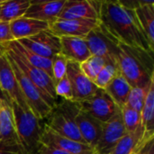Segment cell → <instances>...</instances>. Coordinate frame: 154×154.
I'll use <instances>...</instances> for the list:
<instances>
[{
	"label": "cell",
	"instance_id": "cell-1",
	"mask_svg": "<svg viewBox=\"0 0 154 154\" xmlns=\"http://www.w3.org/2000/svg\"><path fill=\"white\" fill-rule=\"evenodd\" d=\"M98 20L105 31L118 43L153 54L154 49L141 28L134 9L126 7L121 1H101Z\"/></svg>",
	"mask_w": 154,
	"mask_h": 154
},
{
	"label": "cell",
	"instance_id": "cell-2",
	"mask_svg": "<svg viewBox=\"0 0 154 154\" xmlns=\"http://www.w3.org/2000/svg\"><path fill=\"white\" fill-rule=\"evenodd\" d=\"M119 73L131 88H144L154 79L153 54L144 50L118 43Z\"/></svg>",
	"mask_w": 154,
	"mask_h": 154
},
{
	"label": "cell",
	"instance_id": "cell-3",
	"mask_svg": "<svg viewBox=\"0 0 154 154\" xmlns=\"http://www.w3.org/2000/svg\"><path fill=\"white\" fill-rule=\"evenodd\" d=\"M16 134L24 154H36L41 145L44 124L31 110H24L16 103L10 102Z\"/></svg>",
	"mask_w": 154,
	"mask_h": 154
},
{
	"label": "cell",
	"instance_id": "cell-4",
	"mask_svg": "<svg viewBox=\"0 0 154 154\" xmlns=\"http://www.w3.org/2000/svg\"><path fill=\"white\" fill-rule=\"evenodd\" d=\"M79 110V103L62 99L44 119V125L61 136L87 144L81 137L76 124V116Z\"/></svg>",
	"mask_w": 154,
	"mask_h": 154
},
{
	"label": "cell",
	"instance_id": "cell-5",
	"mask_svg": "<svg viewBox=\"0 0 154 154\" xmlns=\"http://www.w3.org/2000/svg\"><path fill=\"white\" fill-rule=\"evenodd\" d=\"M7 55L14 61L19 69L39 89L46 104L52 109L60 101L55 94V84L52 79L43 70L32 66L22 57L14 53L11 50L0 46Z\"/></svg>",
	"mask_w": 154,
	"mask_h": 154
},
{
	"label": "cell",
	"instance_id": "cell-6",
	"mask_svg": "<svg viewBox=\"0 0 154 154\" xmlns=\"http://www.w3.org/2000/svg\"><path fill=\"white\" fill-rule=\"evenodd\" d=\"M5 54L9 60V63L11 64V66L13 68L14 76L18 82L21 92L26 101V104L28 105L30 110L34 114V116L43 121L47 117V116L50 114V112L51 111V108L46 104V102L44 101L39 89L19 69V68L16 66L14 61L7 55L6 52H5Z\"/></svg>",
	"mask_w": 154,
	"mask_h": 154
},
{
	"label": "cell",
	"instance_id": "cell-7",
	"mask_svg": "<svg viewBox=\"0 0 154 154\" xmlns=\"http://www.w3.org/2000/svg\"><path fill=\"white\" fill-rule=\"evenodd\" d=\"M85 40L91 55L102 57L117 64L118 42L105 31L100 23L88 32Z\"/></svg>",
	"mask_w": 154,
	"mask_h": 154
},
{
	"label": "cell",
	"instance_id": "cell-8",
	"mask_svg": "<svg viewBox=\"0 0 154 154\" xmlns=\"http://www.w3.org/2000/svg\"><path fill=\"white\" fill-rule=\"evenodd\" d=\"M79 105L81 111L103 124L112 118L118 107L106 90L102 88H97L90 97L79 102Z\"/></svg>",
	"mask_w": 154,
	"mask_h": 154
},
{
	"label": "cell",
	"instance_id": "cell-9",
	"mask_svg": "<svg viewBox=\"0 0 154 154\" xmlns=\"http://www.w3.org/2000/svg\"><path fill=\"white\" fill-rule=\"evenodd\" d=\"M125 134L126 131L123 123L121 109L117 107L112 118L103 124L100 138L94 147L95 153L109 154Z\"/></svg>",
	"mask_w": 154,
	"mask_h": 154
},
{
	"label": "cell",
	"instance_id": "cell-10",
	"mask_svg": "<svg viewBox=\"0 0 154 154\" xmlns=\"http://www.w3.org/2000/svg\"><path fill=\"white\" fill-rule=\"evenodd\" d=\"M0 90L9 102H14L23 109L30 110L5 51L0 57Z\"/></svg>",
	"mask_w": 154,
	"mask_h": 154
},
{
	"label": "cell",
	"instance_id": "cell-11",
	"mask_svg": "<svg viewBox=\"0 0 154 154\" xmlns=\"http://www.w3.org/2000/svg\"><path fill=\"white\" fill-rule=\"evenodd\" d=\"M17 42L29 51L49 60H52L57 54L60 53V40L49 30Z\"/></svg>",
	"mask_w": 154,
	"mask_h": 154
},
{
	"label": "cell",
	"instance_id": "cell-12",
	"mask_svg": "<svg viewBox=\"0 0 154 154\" xmlns=\"http://www.w3.org/2000/svg\"><path fill=\"white\" fill-rule=\"evenodd\" d=\"M73 95V102L79 103L90 97L98 88L93 81L86 77L82 72L79 63L68 60L67 72Z\"/></svg>",
	"mask_w": 154,
	"mask_h": 154
},
{
	"label": "cell",
	"instance_id": "cell-13",
	"mask_svg": "<svg viewBox=\"0 0 154 154\" xmlns=\"http://www.w3.org/2000/svg\"><path fill=\"white\" fill-rule=\"evenodd\" d=\"M99 20L80 19V20H60L58 19L50 24L49 31L55 36L85 38L88 32L97 26Z\"/></svg>",
	"mask_w": 154,
	"mask_h": 154
},
{
	"label": "cell",
	"instance_id": "cell-14",
	"mask_svg": "<svg viewBox=\"0 0 154 154\" xmlns=\"http://www.w3.org/2000/svg\"><path fill=\"white\" fill-rule=\"evenodd\" d=\"M41 143L62 150L70 154H95L94 149L89 145L61 136L45 125L41 137Z\"/></svg>",
	"mask_w": 154,
	"mask_h": 154
},
{
	"label": "cell",
	"instance_id": "cell-15",
	"mask_svg": "<svg viewBox=\"0 0 154 154\" xmlns=\"http://www.w3.org/2000/svg\"><path fill=\"white\" fill-rule=\"evenodd\" d=\"M66 0L57 1H31L24 17L51 24L58 20V16Z\"/></svg>",
	"mask_w": 154,
	"mask_h": 154
},
{
	"label": "cell",
	"instance_id": "cell-16",
	"mask_svg": "<svg viewBox=\"0 0 154 154\" xmlns=\"http://www.w3.org/2000/svg\"><path fill=\"white\" fill-rule=\"evenodd\" d=\"M0 142L5 145L22 148L16 130L10 102L0 99Z\"/></svg>",
	"mask_w": 154,
	"mask_h": 154
},
{
	"label": "cell",
	"instance_id": "cell-17",
	"mask_svg": "<svg viewBox=\"0 0 154 154\" xmlns=\"http://www.w3.org/2000/svg\"><path fill=\"white\" fill-rule=\"evenodd\" d=\"M60 20H98V14L96 12L90 1L88 0H66L58 16Z\"/></svg>",
	"mask_w": 154,
	"mask_h": 154
},
{
	"label": "cell",
	"instance_id": "cell-18",
	"mask_svg": "<svg viewBox=\"0 0 154 154\" xmlns=\"http://www.w3.org/2000/svg\"><path fill=\"white\" fill-rule=\"evenodd\" d=\"M76 124L85 143L94 149L100 138L103 123L90 115L79 110L76 116Z\"/></svg>",
	"mask_w": 154,
	"mask_h": 154
},
{
	"label": "cell",
	"instance_id": "cell-19",
	"mask_svg": "<svg viewBox=\"0 0 154 154\" xmlns=\"http://www.w3.org/2000/svg\"><path fill=\"white\" fill-rule=\"evenodd\" d=\"M60 40V54L68 60L80 64L91 56L85 38L61 37Z\"/></svg>",
	"mask_w": 154,
	"mask_h": 154
},
{
	"label": "cell",
	"instance_id": "cell-20",
	"mask_svg": "<svg viewBox=\"0 0 154 154\" xmlns=\"http://www.w3.org/2000/svg\"><path fill=\"white\" fill-rule=\"evenodd\" d=\"M10 23V30L14 41L27 39L38 34L41 32L49 30L50 24L45 22L38 21L28 17H21Z\"/></svg>",
	"mask_w": 154,
	"mask_h": 154
},
{
	"label": "cell",
	"instance_id": "cell-21",
	"mask_svg": "<svg viewBox=\"0 0 154 154\" xmlns=\"http://www.w3.org/2000/svg\"><path fill=\"white\" fill-rule=\"evenodd\" d=\"M154 138L146 135L144 128L141 125L135 131L126 133L109 154H133L148 140Z\"/></svg>",
	"mask_w": 154,
	"mask_h": 154
},
{
	"label": "cell",
	"instance_id": "cell-22",
	"mask_svg": "<svg viewBox=\"0 0 154 154\" xmlns=\"http://www.w3.org/2000/svg\"><path fill=\"white\" fill-rule=\"evenodd\" d=\"M134 12L151 47L154 49V2L140 1Z\"/></svg>",
	"mask_w": 154,
	"mask_h": 154
},
{
	"label": "cell",
	"instance_id": "cell-23",
	"mask_svg": "<svg viewBox=\"0 0 154 154\" xmlns=\"http://www.w3.org/2000/svg\"><path fill=\"white\" fill-rule=\"evenodd\" d=\"M131 88H132L126 79L120 73H118L106 87L105 90L113 99L115 104L119 108H122L127 103Z\"/></svg>",
	"mask_w": 154,
	"mask_h": 154
},
{
	"label": "cell",
	"instance_id": "cell-24",
	"mask_svg": "<svg viewBox=\"0 0 154 154\" xmlns=\"http://www.w3.org/2000/svg\"><path fill=\"white\" fill-rule=\"evenodd\" d=\"M30 4L29 0H4L0 9V21L11 23L24 16Z\"/></svg>",
	"mask_w": 154,
	"mask_h": 154
},
{
	"label": "cell",
	"instance_id": "cell-25",
	"mask_svg": "<svg viewBox=\"0 0 154 154\" xmlns=\"http://www.w3.org/2000/svg\"><path fill=\"white\" fill-rule=\"evenodd\" d=\"M142 125L149 137H154V79L150 84L147 95L141 111Z\"/></svg>",
	"mask_w": 154,
	"mask_h": 154
},
{
	"label": "cell",
	"instance_id": "cell-26",
	"mask_svg": "<svg viewBox=\"0 0 154 154\" xmlns=\"http://www.w3.org/2000/svg\"><path fill=\"white\" fill-rule=\"evenodd\" d=\"M107 62H111V61H108L107 60L99 56L91 55L88 60L80 63L79 66L82 72L86 75V77L94 82L97 74L100 72V70L104 68V66Z\"/></svg>",
	"mask_w": 154,
	"mask_h": 154
},
{
	"label": "cell",
	"instance_id": "cell-27",
	"mask_svg": "<svg viewBox=\"0 0 154 154\" xmlns=\"http://www.w3.org/2000/svg\"><path fill=\"white\" fill-rule=\"evenodd\" d=\"M120 109H121L123 123L126 133H131L135 131L142 125L141 113L131 108L127 105H125Z\"/></svg>",
	"mask_w": 154,
	"mask_h": 154
},
{
	"label": "cell",
	"instance_id": "cell-28",
	"mask_svg": "<svg viewBox=\"0 0 154 154\" xmlns=\"http://www.w3.org/2000/svg\"><path fill=\"white\" fill-rule=\"evenodd\" d=\"M119 73L117 64L114 62H107L104 68L97 74L96 79L94 80V84L98 88L105 89L106 87L111 82V80L116 77V74Z\"/></svg>",
	"mask_w": 154,
	"mask_h": 154
},
{
	"label": "cell",
	"instance_id": "cell-29",
	"mask_svg": "<svg viewBox=\"0 0 154 154\" xmlns=\"http://www.w3.org/2000/svg\"><path fill=\"white\" fill-rule=\"evenodd\" d=\"M149 87H150V85L147 87H144V88H132L131 91L129 93V96H128L126 105L128 106H130L131 108L141 113L146 95H147V91L149 89Z\"/></svg>",
	"mask_w": 154,
	"mask_h": 154
},
{
	"label": "cell",
	"instance_id": "cell-30",
	"mask_svg": "<svg viewBox=\"0 0 154 154\" xmlns=\"http://www.w3.org/2000/svg\"><path fill=\"white\" fill-rule=\"evenodd\" d=\"M67 63H68V60L60 53L57 54L51 60V72H52V79L54 81V84H56L59 80H60L64 76H66Z\"/></svg>",
	"mask_w": 154,
	"mask_h": 154
},
{
	"label": "cell",
	"instance_id": "cell-31",
	"mask_svg": "<svg viewBox=\"0 0 154 154\" xmlns=\"http://www.w3.org/2000/svg\"><path fill=\"white\" fill-rule=\"evenodd\" d=\"M55 94L58 98L61 97L63 100L73 101L72 89L67 76H64L55 84Z\"/></svg>",
	"mask_w": 154,
	"mask_h": 154
},
{
	"label": "cell",
	"instance_id": "cell-32",
	"mask_svg": "<svg viewBox=\"0 0 154 154\" xmlns=\"http://www.w3.org/2000/svg\"><path fill=\"white\" fill-rule=\"evenodd\" d=\"M13 41H14V39L10 30V23L0 21V45Z\"/></svg>",
	"mask_w": 154,
	"mask_h": 154
},
{
	"label": "cell",
	"instance_id": "cell-33",
	"mask_svg": "<svg viewBox=\"0 0 154 154\" xmlns=\"http://www.w3.org/2000/svg\"><path fill=\"white\" fill-rule=\"evenodd\" d=\"M36 154H70L69 152H66L62 150H60V149H57V148H53V147H51V146H48V145H45V144H42L41 143L38 151H37V153Z\"/></svg>",
	"mask_w": 154,
	"mask_h": 154
},
{
	"label": "cell",
	"instance_id": "cell-34",
	"mask_svg": "<svg viewBox=\"0 0 154 154\" xmlns=\"http://www.w3.org/2000/svg\"><path fill=\"white\" fill-rule=\"evenodd\" d=\"M137 154H154V138L146 141L136 152Z\"/></svg>",
	"mask_w": 154,
	"mask_h": 154
},
{
	"label": "cell",
	"instance_id": "cell-35",
	"mask_svg": "<svg viewBox=\"0 0 154 154\" xmlns=\"http://www.w3.org/2000/svg\"><path fill=\"white\" fill-rule=\"evenodd\" d=\"M0 154H24L20 147H12L0 142Z\"/></svg>",
	"mask_w": 154,
	"mask_h": 154
},
{
	"label": "cell",
	"instance_id": "cell-36",
	"mask_svg": "<svg viewBox=\"0 0 154 154\" xmlns=\"http://www.w3.org/2000/svg\"><path fill=\"white\" fill-rule=\"evenodd\" d=\"M3 53H4V50L0 47V57H1V55H2ZM4 98H5V96L3 95V93H2L1 90H0V99H4Z\"/></svg>",
	"mask_w": 154,
	"mask_h": 154
},
{
	"label": "cell",
	"instance_id": "cell-37",
	"mask_svg": "<svg viewBox=\"0 0 154 154\" xmlns=\"http://www.w3.org/2000/svg\"><path fill=\"white\" fill-rule=\"evenodd\" d=\"M3 1H4V0H2V1L0 2V9H1V5H2V3H3Z\"/></svg>",
	"mask_w": 154,
	"mask_h": 154
},
{
	"label": "cell",
	"instance_id": "cell-38",
	"mask_svg": "<svg viewBox=\"0 0 154 154\" xmlns=\"http://www.w3.org/2000/svg\"><path fill=\"white\" fill-rule=\"evenodd\" d=\"M133 154H137V153H136V152H135V153H133Z\"/></svg>",
	"mask_w": 154,
	"mask_h": 154
},
{
	"label": "cell",
	"instance_id": "cell-39",
	"mask_svg": "<svg viewBox=\"0 0 154 154\" xmlns=\"http://www.w3.org/2000/svg\"><path fill=\"white\" fill-rule=\"evenodd\" d=\"M1 1H2V0H0V2H1Z\"/></svg>",
	"mask_w": 154,
	"mask_h": 154
},
{
	"label": "cell",
	"instance_id": "cell-40",
	"mask_svg": "<svg viewBox=\"0 0 154 154\" xmlns=\"http://www.w3.org/2000/svg\"><path fill=\"white\" fill-rule=\"evenodd\" d=\"M95 154H96V153H95Z\"/></svg>",
	"mask_w": 154,
	"mask_h": 154
}]
</instances>
